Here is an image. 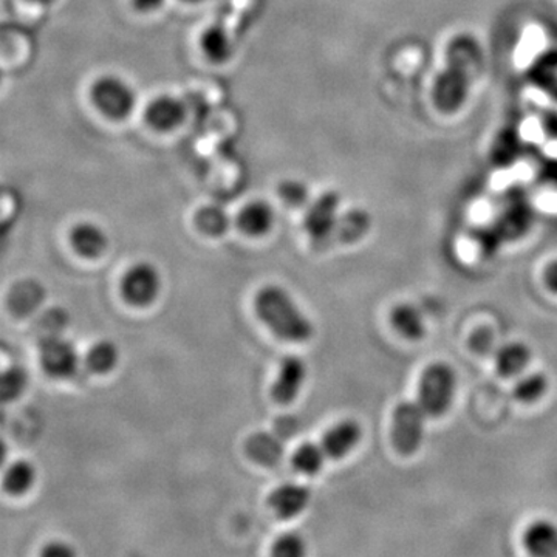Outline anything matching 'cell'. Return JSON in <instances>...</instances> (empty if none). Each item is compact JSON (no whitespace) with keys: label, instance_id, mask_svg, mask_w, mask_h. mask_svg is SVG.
Here are the masks:
<instances>
[{"label":"cell","instance_id":"cell-1","mask_svg":"<svg viewBox=\"0 0 557 557\" xmlns=\"http://www.w3.org/2000/svg\"><path fill=\"white\" fill-rule=\"evenodd\" d=\"M482 62V49L472 36L460 35L450 40L446 50V69L435 79L432 90L438 110L453 113L463 106Z\"/></svg>","mask_w":557,"mask_h":557},{"label":"cell","instance_id":"cell-2","mask_svg":"<svg viewBox=\"0 0 557 557\" xmlns=\"http://www.w3.org/2000/svg\"><path fill=\"white\" fill-rule=\"evenodd\" d=\"M255 311L278 339L306 343L313 336L310 319L296 306L289 293L277 285H269L256 293Z\"/></svg>","mask_w":557,"mask_h":557},{"label":"cell","instance_id":"cell-3","mask_svg":"<svg viewBox=\"0 0 557 557\" xmlns=\"http://www.w3.org/2000/svg\"><path fill=\"white\" fill-rule=\"evenodd\" d=\"M457 391V375L446 362H432L418 380L417 401L428 417L448 413Z\"/></svg>","mask_w":557,"mask_h":557},{"label":"cell","instance_id":"cell-4","mask_svg":"<svg viewBox=\"0 0 557 557\" xmlns=\"http://www.w3.org/2000/svg\"><path fill=\"white\" fill-rule=\"evenodd\" d=\"M426 412L418 401H401L392 413L391 440L399 456H413L424 438Z\"/></svg>","mask_w":557,"mask_h":557},{"label":"cell","instance_id":"cell-5","mask_svg":"<svg viewBox=\"0 0 557 557\" xmlns=\"http://www.w3.org/2000/svg\"><path fill=\"white\" fill-rule=\"evenodd\" d=\"M90 95L102 115L112 120L126 119L137 104V95L131 84L116 75H104L95 81Z\"/></svg>","mask_w":557,"mask_h":557},{"label":"cell","instance_id":"cell-6","mask_svg":"<svg viewBox=\"0 0 557 557\" xmlns=\"http://www.w3.org/2000/svg\"><path fill=\"white\" fill-rule=\"evenodd\" d=\"M38 355L40 368L51 379H69L78 369V351L64 336L49 333L40 338Z\"/></svg>","mask_w":557,"mask_h":557},{"label":"cell","instance_id":"cell-7","mask_svg":"<svg viewBox=\"0 0 557 557\" xmlns=\"http://www.w3.org/2000/svg\"><path fill=\"white\" fill-rule=\"evenodd\" d=\"M160 274L156 267L139 262L126 270L120 282V292L129 306H150L159 296Z\"/></svg>","mask_w":557,"mask_h":557},{"label":"cell","instance_id":"cell-8","mask_svg":"<svg viewBox=\"0 0 557 557\" xmlns=\"http://www.w3.org/2000/svg\"><path fill=\"white\" fill-rule=\"evenodd\" d=\"M339 207L338 194L327 190L311 201L307 208L306 215H304V228L313 240L314 248H321V245L335 228L339 219Z\"/></svg>","mask_w":557,"mask_h":557},{"label":"cell","instance_id":"cell-9","mask_svg":"<svg viewBox=\"0 0 557 557\" xmlns=\"http://www.w3.org/2000/svg\"><path fill=\"white\" fill-rule=\"evenodd\" d=\"M307 379L306 362L302 358L288 355L278 366L277 379L271 386V398L278 405H289L302 391Z\"/></svg>","mask_w":557,"mask_h":557},{"label":"cell","instance_id":"cell-10","mask_svg":"<svg viewBox=\"0 0 557 557\" xmlns=\"http://www.w3.org/2000/svg\"><path fill=\"white\" fill-rule=\"evenodd\" d=\"M185 101L174 95H159L146 106L145 120L152 129L168 132L182 126L186 120Z\"/></svg>","mask_w":557,"mask_h":557},{"label":"cell","instance_id":"cell-11","mask_svg":"<svg viewBox=\"0 0 557 557\" xmlns=\"http://www.w3.org/2000/svg\"><path fill=\"white\" fill-rule=\"evenodd\" d=\"M310 498L309 487L298 483H284L271 491L269 507L278 519H293L307 508Z\"/></svg>","mask_w":557,"mask_h":557},{"label":"cell","instance_id":"cell-12","mask_svg":"<svg viewBox=\"0 0 557 557\" xmlns=\"http://www.w3.org/2000/svg\"><path fill=\"white\" fill-rule=\"evenodd\" d=\"M362 429L355 420H343L325 432L321 440L322 448L332 460L348 456L361 442Z\"/></svg>","mask_w":557,"mask_h":557},{"label":"cell","instance_id":"cell-13","mask_svg":"<svg viewBox=\"0 0 557 557\" xmlns=\"http://www.w3.org/2000/svg\"><path fill=\"white\" fill-rule=\"evenodd\" d=\"M70 247L81 258H100L108 248L109 239L106 231L94 222H79L69 233Z\"/></svg>","mask_w":557,"mask_h":557},{"label":"cell","instance_id":"cell-14","mask_svg":"<svg viewBox=\"0 0 557 557\" xmlns=\"http://www.w3.org/2000/svg\"><path fill=\"white\" fill-rule=\"evenodd\" d=\"M370 230V218L362 209H350L339 214L335 228L319 249H325L338 244H355L368 234Z\"/></svg>","mask_w":557,"mask_h":557},{"label":"cell","instance_id":"cell-15","mask_svg":"<svg viewBox=\"0 0 557 557\" xmlns=\"http://www.w3.org/2000/svg\"><path fill=\"white\" fill-rule=\"evenodd\" d=\"M274 225V209L269 201L252 200L240 209L237 226L247 236L260 237L269 233Z\"/></svg>","mask_w":557,"mask_h":557},{"label":"cell","instance_id":"cell-16","mask_svg":"<svg viewBox=\"0 0 557 557\" xmlns=\"http://www.w3.org/2000/svg\"><path fill=\"white\" fill-rule=\"evenodd\" d=\"M522 542L531 556H557V527L548 520H537L528 525Z\"/></svg>","mask_w":557,"mask_h":557},{"label":"cell","instance_id":"cell-17","mask_svg":"<svg viewBox=\"0 0 557 557\" xmlns=\"http://www.w3.org/2000/svg\"><path fill=\"white\" fill-rule=\"evenodd\" d=\"M531 361V350L527 344L509 343L498 348L496 354V370L502 379H516L525 372Z\"/></svg>","mask_w":557,"mask_h":557},{"label":"cell","instance_id":"cell-18","mask_svg":"<svg viewBox=\"0 0 557 557\" xmlns=\"http://www.w3.org/2000/svg\"><path fill=\"white\" fill-rule=\"evenodd\" d=\"M391 324L401 338L420 341L426 333L423 314L412 304H398L391 311Z\"/></svg>","mask_w":557,"mask_h":557},{"label":"cell","instance_id":"cell-19","mask_svg":"<svg viewBox=\"0 0 557 557\" xmlns=\"http://www.w3.org/2000/svg\"><path fill=\"white\" fill-rule=\"evenodd\" d=\"M528 78L537 89L557 100V50H548L539 54L528 69Z\"/></svg>","mask_w":557,"mask_h":557},{"label":"cell","instance_id":"cell-20","mask_svg":"<svg viewBox=\"0 0 557 557\" xmlns=\"http://www.w3.org/2000/svg\"><path fill=\"white\" fill-rule=\"evenodd\" d=\"M200 47L209 61L215 64L228 61L234 51L233 39L223 24H211L200 36Z\"/></svg>","mask_w":557,"mask_h":557},{"label":"cell","instance_id":"cell-21","mask_svg":"<svg viewBox=\"0 0 557 557\" xmlns=\"http://www.w3.org/2000/svg\"><path fill=\"white\" fill-rule=\"evenodd\" d=\"M531 208L525 197L516 196L507 201L500 220H498V230L502 236L518 237L530 226Z\"/></svg>","mask_w":557,"mask_h":557},{"label":"cell","instance_id":"cell-22","mask_svg":"<svg viewBox=\"0 0 557 557\" xmlns=\"http://www.w3.org/2000/svg\"><path fill=\"white\" fill-rule=\"evenodd\" d=\"M247 454L256 463L263 465V467H273L277 461H281L284 449H282L281 443L274 435L259 432V434L248 438Z\"/></svg>","mask_w":557,"mask_h":557},{"label":"cell","instance_id":"cell-23","mask_svg":"<svg viewBox=\"0 0 557 557\" xmlns=\"http://www.w3.org/2000/svg\"><path fill=\"white\" fill-rule=\"evenodd\" d=\"M194 223L205 236L220 237L230 230L231 219L225 208L219 207V205H205L197 209Z\"/></svg>","mask_w":557,"mask_h":557},{"label":"cell","instance_id":"cell-24","mask_svg":"<svg viewBox=\"0 0 557 557\" xmlns=\"http://www.w3.org/2000/svg\"><path fill=\"white\" fill-rule=\"evenodd\" d=\"M119 359L120 351L115 344L110 341H98L87 351L84 362L95 375H106L116 368Z\"/></svg>","mask_w":557,"mask_h":557},{"label":"cell","instance_id":"cell-25","mask_svg":"<svg viewBox=\"0 0 557 557\" xmlns=\"http://www.w3.org/2000/svg\"><path fill=\"white\" fill-rule=\"evenodd\" d=\"M523 145L518 131L504 129L497 135L491 149V159L497 166H509L519 159Z\"/></svg>","mask_w":557,"mask_h":557},{"label":"cell","instance_id":"cell-26","mask_svg":"<svg viewBox=\"0 0 557 557\" xmlns=\"http://www.w3.org/2000/svg\"><path fill=\"white\" fill-rule=\"evenodd\" d=\"M327 458L321 443L306 442L293 453L292 465L300 474L317 475Z\"/></svg>","mask_w":557,"mask_h":557},{"label":"cell","instance_id":"cell-27","mask_svg":"<svg viewBox=\"0 0 557 557\" xmlns=\"http://www.w3.org/2000/svg\"><path fill=\"white\" fill-rule=\"evenodd\" d=\"M35 479L36 471L30 461L17 460L7 468L5 474H3V487H5L7 493L21 496V494L30 490Z\"/></svg>","mask_w":557,"mask_h":557},{"label":"cell","instance_id":"cell-28","mask_svg":"<svg viewBox=\"0 0 557 557\" xmlns=\"http://www.w3.org/2000/svg\"><path fill=\"white\" fill-rule=\"evenodd\" d=\"M548 384L547 375H544V373H530V375L523 376L515 384L512 395L523 405H533L547 394Z\"/></svg>","mask_w":557,"mask_h":557},{"label":"cell","instance_id":"cell-29","mask_svg":"<svg viewBox=\"0 0 557 557\" xmlns=\"http://www.w3.org/2000/svg\"><path fill=\"white\" fill-rule=\"evenodd\" d=\"M277 193L281 200L289 205V207H304V205L309 203L310 200V190L307 188L306 183L296 178H288L281 182Z\"/></svg>","mask_w":557,"mask_h":557},{"label":"cell","instance_id":"cell-30","mask_svg":"<svg viewBox=\"0 0 557 557\" xmlns=\"http://www.w3.org/2000/svg\"><path fill=\"white\" fill-rule=\"evenodd\" d=\"M27 386V372L20 366H11L2 373V398L3 401H11L21 397Z\"/></svg>","mask_w":557,"mask_h":557},{"label":"cell","instance_id":"cell-31","mask_svg":"<svg viewBox=\"0 0 557 557\" xmlns=\"http://www.w3.org/2000/svg\"><path fill=\"white\" fill-rule=\"evenodd\" d=\"M271 555L277 557H300L306 555V542L296 533L284 534L274 541Z\"/></svg>","mask_w":557,"mask_h":557},{"label":"cell","instance_id":"cell-32","mask_svg":"<svg viewBox=\"0 0 557 557\" xmlns=\"http://www.w3.org/2000/svg\"><path fill=\"white\" fill-rule=\"evenodd\" d=\"M537 177L548 188L557 189V159L542 161L539 166Z\"/></svg>","mask_w":557,"mask_h":557},{"label":"cell","instance_id":"cell-33","mask_svg":"<svg viewBox=\"0 0 557 557\" xmlns=\"http://www.w3.org/2000/svg\"><path fill=\"white\" fill-rule=\"evenodd\" d=\"M40 555L46 557H69L73 555V552L67 545L53 542V544L47 545V547L40 552Z\"/></svg>","mask_w":557,"mask_h":557},{"label":"cell","instance_id":"cell-34","mask_svg":"<svg viewBox=\"0 0 557 557\" xmlns=\"http://www.w3.org/2000/svg\"><path fill=\"white\" fill-rule=\"evenodd\" d=\"M545 285L549 292L556 293L557 295V260L555 262L549 263L547 269H545Z\"/></svg>","mask_w":557,"mask_h":557},{"label":"cell","instance_id":"cell-35","mask_svg":"<svg viewBox=\"0 0 557 557\" xmlns=\"http://www.w3.org/2000/svg\"><path fill=\"white\" fill-rule=\"evenodd\" d=\"M135 9L143 11V13H150V11L159 10L163 5L164 0H132Z\"/></svg>","mask_w":557,"mask_h":557},{"label":"cell","instance_id":"cell-36","mask_svg":"<svg viewBox=\"0 0 557 557\" xmlns=\"http://www.w3.org/2000/svg\"><path fill=\"white\" fill-rule=\"evenodd\" d=\"M542 126H544V131L547 132V135H549V138H557V115H556V113H547V115L544 116V123H542Z\"/></svg>","mask_w":557,"mask_h":557},{"label":"cell","instance_id":"cell-37","mask_svg":"<svg viewBox=\"0 0 557 557\" xmlns=\"http://www.w3.org/2000/svg\"><path fill=\"white\" fill-rule=\"evenodd\" d=\"M30 2L39 3V5H50L54 0H30Z\"/></svg>","mask_w":557,"mask_h":557},{"label":"cell","instance_id":"cell-38","mask_svg":"<svg viewBox=\"0 0 557 557\" xmlns=\"http://www.w3.org/2000/svg\"><path fill=\"white\" fill-rule=\"evenodd\" d=\"M186 2H193V3H196V2H203V0H186Z\"/></svg>","mask_w":557,"mask_h":557}]
</instances>
